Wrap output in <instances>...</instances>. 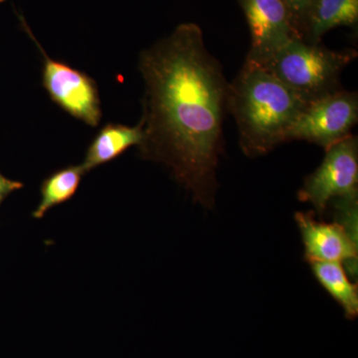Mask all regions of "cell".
<instances>
[{"label": "cell", "mask_w": 358, "mask_h": 358, "mask_svg": "<svg viewBox=\"0 0 358 358\" xmlns=\"http://www.w3.org/2000/svg\"><path fill=\"white\" fill-rule=\"evenodd\" d=\"M357 57L353 49L331 50L294 38L262 66L307 103L343 89L341 73Z\"/></svg>", "instance_id": "3957f363"}, {"label": "cell", "mask_w": 358, "mask_h": 358, "mask_svg": "<svg viewBox=\"0 0 358 358\" xmlns=\"http://www.w3.org/2000/svg\"><path fill=\"white\" fill-rule=\"evenodd\" d=\"M251 45L246 60L263 65L292 39L298 38L282 0H240Z\"/></svg>", "instance_id": "52a82bcc"}, {"label": "cell", "mask_w": 358, "mask_h": 358, "mask_svg": "<svg viewBox=\"0 0 358 358\" xmlns=\"http://www.w3.org/2000/svg\"><path fill=\"white\" fill-rule=\"evenodd\" d=\"M143 133L141 124L134 127L109 124L103 127L87 150L83 164L85 173L112 162L129 148L141 145Z\"/></svg>", "instance_id": "9c48e42d"}, {"label": "cell", "mask_w": 358, "mask_h": 358, "mask_svg": "<svg viewBox=\"0 0 358 358\" xmlns=\"http://www.w3.org/2000/svg\"><path fill=\"white\" fill-rule=\"evenodd\" d=\"M6 1V0H0V3H2V2Z\"/></svg>", "instance_id": "9a60e30c"}, {"label": "cell", "mask_w": 358, "mask_h": 358, "mask_svg": "<svg viewBox=\"0 0 358 358\" xmlns=\"http://www.w3.org/2000/svg\"><path fill=\"white\" fill-rule=\"evenodd\" d=\"M306 103L264 66L245 61L228 85L227 110L247 157H260L286 143L287 133Z\"/></svg>", "instance_id": "7a4b0ae2"}, {"label": "cell", "mask_w": 358, "mask_h": 358, "mask_svg": "<svg viewBox=\"0 0 358 358\" xmlns=\"http://www.w3.org/2000/svg\"><path fill=\"white\" fill-rule=\"evenodd\" d=\"M85 173L81 164L59 169L45 178L40 187V201L32 217L42 219L58 205L69 201L76 194Z\"/></svg>", "instance_id": "8fae6325"}, {"label": "cell", "mask_w": 358, "mask_h": 358, "mask_svg": "<svg viewBox=\"0 0 358 358\" xmlns=\"http://www.w3.org/2000/svg\"><path fill=\"white\" fill-rule=\"evenodd\" d=\"M23 187V183L20 181L13 180L6 178L0 173V205L13 192H17Z\"/></svg>", "instance_id": "5bb4252c"}, {"label": "cell", "mask_w": 358, "mask_h": 358, "mask_svg": "<svg viewBox=\"0 0 358 358\" xmlns=\"http://www.w3.org/2000/svg\"><path fill=\"white\" fill-rule=\"evenodd\" d=\"M358 121L357 92L341 89L303 106L286 141H305L324 150L348 138Z\"/></svg>", "instance_id": "277c9868"}, {"label": "cell", "mask_w": 358, "mask_h": 358, "mask_svg": "<svg viewBox=\"0 0 358 358\" xmlns=\"http://www.w3.org/2000/svg\"><path fill=\"white\" fill-rule=\"evenodd\" d=\"M296 223L308 263L346 264L355 275L357 266V237L343 224L317 220L310 212H296Z\"/></svg>", "instance_id": "ba28073f"}, {"label": "cell", "mask_w": 358, "mask_h": 358, "mask_svg": "<svg viewBox=\"0 0 358 358\" xmlns=\"http://www.w3.org/2000/svg\"><path fill=\"white\" fill-rule=\"evenodd\" d=\"M282 1L288 11L289 22L296 37L303 39L308 14L315 0H282Z\"/></svg>", "instance_id": "4fadbf2b"}, {"label": "cell", "mask_w": 358, "mask_h": 358, "mask_svg": "<svg viewBox=\"0 0 358 358\" xmlns=\"http://www.w3.org/2000/svg\"><path fill=\"white\" fill-rule=\"evenodd\" d=\"M25 29L30 33L27 25ZM30 36L43 56L42 83L51 100L75 119L95 128L102 119L100 95L95 81L84 72L49 57L31 33Z\"/></svg>", "instance_id": "8992f818"}, {"label": "cell", "mask_w": 358, "mask_h": 358, "mask_svg": "<svg viewBox=\"0 0 358 358\" xmlns=\"http://www.w3.org/2000/svg\"><path fill=\"white\" fill-rule=\"evenodd\" d=\"M138 69L145 83L141 157L166 164L196 201L210 205L229 85L220 62L199 26L183 23L141 52Z\"/></svg>", "instance_id": "6da1fadb"}, {"label": "cell", "mask_w": 358, "mask_h": 358, "mask_svg": "<svg viewBox=\"0 0 358 358\" xmlns=\"http://www.w3.org/2000/svg\"><path fill=\"white\" fill-rule=\"evenodd\" d=\"M358 141L350 134L326 150L322 164L305 179L299 200L324 214L334 200L357 196Z\"/></svg>", "instance_id": "5b68a950"}, {"label": "cell", "mask_w": 358, "mask_h": 358, "mask_svg": "<svg viewBox=\"0 0 358 358\" xmlns=\"http://www.w3.org/2000/svg\"><path fill=\"white\" fill-rule=\"evenodd\" d=\"M358 0H315L303 39L320 43L322 37L338 26L357 24Z\"/></svg>", "instance_id": "30bf717a"}, {"label": "cell", "mask_w": 358, "mask_h": 358, "mask_svg": "<svg viewBox=\"0 0 358 358\" xmlns=\"http://www.w3.org/2000/svg\"><path fill=\"white\" fill-rule=\"evenodd\" d=\"M310 265L315 279L343 308L345 317L355 319L358 315L357 286L348 279L343 264L313 263Z\"/></svg>", "instance_id": "7c38bea8"}]
</instances>
